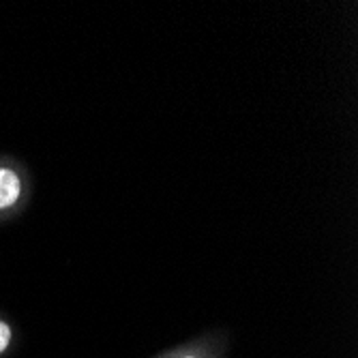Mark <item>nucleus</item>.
<instances>
[{"label": "nucleus", "instance_id": "nucleus-1", "mask_svg": "<svg viewBox=\"0 0 358 358\" xmlns=\"http://www.w3.org/2000/svg\"><path fill=\"white\" fill-rule=\"evenodd\" d=\"M20 193H22L20 176L9 168H0V210L13 206L20 200Z\"/></svg>", "mask_w": 358, "mask_h": 358}, {"label": "nucleus", "instance_id": "nucleus-2", "mask_svg": "<svg viewBox=\"0 0 358 358\" xmlns=\"http://www.w3.org/2000/svg\"><path fill=\"white\" fill-rule=\"evenodd\" d=\"M9 341H11V331H9V327L5 322H0V352L9 345Z\"/></svg>", "mask_w": 358, "mask_h": 358}]
</instances>
